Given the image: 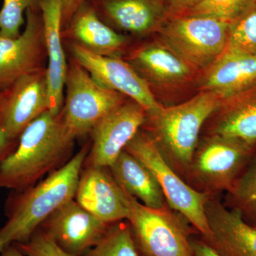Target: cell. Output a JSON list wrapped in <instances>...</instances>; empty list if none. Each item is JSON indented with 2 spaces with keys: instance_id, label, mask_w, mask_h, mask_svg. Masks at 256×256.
Masks as SVG:
<instances>
[{
  "instance_id": "603a6c76",
  "label": "cell",
  "mask_w": 256,
  "mask_h": 256,
  "mask_svg": "<svg viewBox=\"0 0 256 256\" xmlns=\"http://www.w3.org/2000/svg\"><path fill=\"white\" fill-rule=\"evenodd\" d=\"M80 256H140L129 222L111 224L100 242Z\"/></svg>"
},
{
  "instance_id": "d4e9b609",
  "label": "cell",
  "mask_w": 256,
  "mask_h": 256,
  "mask_svg": "<svg viewBox=\"0 0 256 256\" xmlns=\"http://www.w3.org/2000/svg\"><path fill=\"white\" fill-rule=\"evenodd\" d=\"M256 3V0H203L181 15L206 16L230 23L245 14Z\"/></svg>"
},
{
  "instance_id": "3957f363",
  "label": "cell",
  "mask_w": 256,
  "mask_h": 256,
  "mask_svg": "<svg viewBox=\"0 0 256 256\" xmlns=\"http://www.w3.org/2000/svg\"><path fill=\"white\" fill-rule=\"evenodd\" d=\"M222 98L214 92L202 90L190 100L165 108L149 118L154 139L170 164L188 170L207 119L215 114Z\"/></svg>"
},
{
  "instance_id": "4dcf8cb0",
  "label": "cell",
  "mask_w": 256,
  "mask_h": 256,
  "mask_svg": "<svg viewBox=\"0 0 256 256\" xmlns=\"http://www.w3.org/2000/svg\"><path fill=\"white\" fill-rule=\"evenodd\" d=\"M86 0H63V30L66 28L74 14Z\"/></svg>"
},
{
  "instance_id": "5b68a950",
  "label": "cell",
  "mask_w": 256,
  "mask_h": 256,
  "mask_svg": "<svg viewBox=\"0 0 256 256\" xmlns=\"http://www.w3.org/2000/svg\"><path fill=\"white\" fill-rule=\"evenodd\" d=\"M228 25L206 16L178 15L166 18L158 33L192 68L203 72L226 50Z\"/></svg>"
},
{
  "instance_id": "1f68e13d",
  "label": "cell",
  "mask_w": 256,
  "mask_h": 256,
  "mask_svg": "<svg viewBox=\"0 0 256 256\" xmlns=\"http://www.w3.org/2000/svg\"><path fill=\"white\" fill-rule=\"evenodd\" d=\"M190 244L194 256H220L202 238H191Z\"/></svg>"
},
{
  "instance_id": "d6a6232c",
  "label": "cell",
  "mask_w": 256,
  "mask_h": 256,
  "mask_svg": "<svg viewBox=\"0 0 256 256\" xmlns=\"http://www.w3.org/2000/svg\"><path fill=\"white\" fill-rule=\"evenodd\" d=\"M0 256H24L14 245L10 246L0 252Z\"/></svg>"
},
{
  "instance_id": "836d02e7",
  "label": "cell",
  "mask_w": 256,
  "mask_h": 256,
  "mask_svg": "<svg viewBox=\"0 0 256 256\" xmlns=\"http://www.w3.org/2000/svg\"><path fill=\"white\" fill-rule=\"evenodd\" d=\"M1 92H1V90H0V98H1Z\"/></svg>"
},
{
  "instance_id": "ac0fdd59",
  "label": "cell",
  "mask_w": 256,
  "mask_h": 256,
  "mask_svg": "<svg viewBox=\"0 0 256 256\" xmlns=\"http://www.w3.org/2000/svg\"><path fill=\"white\" fill-rule=\"evenodd\" d=\"M129 62L150 86H178L196 72L160 40L138 47L130 54Z\"/></svg>"
},
{
  "instance_id": "8fae6325",
  "label": "cell",
  "mask_w": 256,
  "mask_h": 256,
  "mask_svg": "<svg viewBox=\"0 0 256 256\" xmlns=\"http://www.w3.org/2000/svg\"><path fill=\"white\" fill-rule=\"evenodd\" d=\"M50 110L46 68H42L16 80L0 98V128L18 139L32 121Z\"/></svg>"
},
{
  "instance_id": "ffe728a7",
  "label": "cell",
  "mask_w": 256,
  "mask_h": 256,
  "mask_svg": "<svg viewBox=\"0 0 256 256\" xmlns=\"http://www.w3.org/2000/svg\"><path fill=\"white\" fill-rule=\"evenodd\" d=\"M63 35L96 54L118 56L128 44V37L104 22L88 2L74 14Z\"/></svg>"
},
{
  "instance_id": "8992f818",
  "label": "cell",
  "mask_w": 256,
  "mask_h": 256,
  "mask_svg": "<svg viewBox=\"0 0 256 256\" xmlns=\"http://www.w3.org/2000/svg\"><path fill=\"white\" fill-rule=\"evenodd\" d=\"M65 89L60 118L76 139L90 133L101 119L124 102V95L102 86L74 60L68 64Z\"/></svg>"
},
{
  "instance_id": "4316f807",
  "label": "cell",
  "mask_w": 256,
  "mask_h": 256,
  "mask_svg": "<svg viewBox=\"0 0 256 256\" xmlns=\"http://www.w3.org/2000/svg\"><path fill=\"white\" fill-rule=\"evenodd\" d=\"M38 8V0H3L0 9V34L9 38L20 36L26 11Z\"/></svg>"
},
{
  "instance_id": "30bf717a",
  "label": "cell",
  "mask_w": 256,
  "mask_h": 256,
  "mask_svg": "<svg viewBox=\"0 0 256 256\" xmlns=\"http://www.w3.org/2000/svg\"><path fill=\"white\" fill-rule=\"evenodd\" d=\"M148 119L144 109L132 100L111 111L90 133L92 143L84 162L86 166L110 168Z\"/></svg>"
},
{
  "instance_id": "52a82bcc",
  "label": "cell",
  "mask_w": 256,
  "mask_h": 256,
  "mask_svg": "<svg viewBox=\"0 0 256 256\" xmlns=\"http://www.w3.org/2000/svg\"><path fill=\"white\" fill-rule=\"evenodd\" d=\"M130 212L127 220L140 256H194L191 229L180 214L148 208L130 196Z\"/></svg>"
},
{
  "instance_id": "7402d4cb",
  "label": "cell",
  "mask_w": 256,
  "mask_h": 256,
  "mask_svg": "<svg viewBox=\"0 0 256 256\" xmlns=\"http://www.w3.org/2000/svg\"><path fill=\"white\" fill-rule=\"evenodd\" d=\"M108 169L122 190L144 206L153 210L168 206L162 191L150 170L126 150Z\"/></svg>"
},
{
  "instance_id": "d6986e66",
  "label": "cell",
  "mask_w": 256,
  "mask_h": 256,
  "mask_svg": "<svg viewBox=\"0 0 256 256\" xmlns=\"http://www.w3.org/2000/svg\"><path fill=\"white\" fill-rule=\"evenodd\" d=\"M256 85V55L226 48L203 70L200 88L214 92L223 99L245 92Z\"/></svg>"
},
{
  "instance_id": "9a60e30c",
  "label": "cell",
  "mask_w": 256,
  "mask_h": 256,
  "mask_svg": "<svg viewBox=\"0 0 256 256\" xmlns=\"http://www.w3.org/2000/svg\"><path fill=\"white\" fill-rule=\"evenodd\" d=\"M112 28L144 36L159 31L168 18V0H87Z\"/></svg>"
},
{
  "instance_id": "f1b7e54d",
  "label": "cell",
  "mask_w": 256,
  "mask_h": 256,
  "mask_svg": "<svg viewBox=\"0 0 256 256\" xmlns=\"http://www.w3.org/2000/svg\"><path fill=\"white\" fill-rule=\"evenodd\" d=\"M203 0H168V18L184 14Z\"/></svg>"
},
{
  "instance_id": "7c38bea8",
  "label": "cell",
  "mask_w": 256,
  "mask_h": 256,
  "mask_svg": "<svg viewBox=\"0 0 256 256\" xmlns=\"http://www.w3.org/2000/svg\"><path fill=\"white\" fill-rule=\"evenodd\" d=\"M44 56L46 52L41 12L40 8L30 9L20 36L9 38L0 34V90L42 68Z\"/></svg>"
},
{
  "instance_id": "277c9868",
  "label": "cell",
  "mask_w": 256,
  "mask_h": 256,
  "mask_svg": "<svg viewBox=\"0 0 256 256\" xmlns=\"http://www.w3.org/2000/svg\"><path fill=\"white\" fill-rule=\"evenodd\" d=\"M126 150L149 168L159 184L170 208L191 224L205 242L210 240L212 232L207 222L205 206L210 195L183 181L150 134L139 131L126 146Z\"/></svg>"
},
{
  "instance_id": "4fadbf2b",
  "label": "cell",
  "mask_w": 256,
  "mask_h": 256,
  "mask_svg": "<svg viewBox=\"0 0 256 256\" xmlns=\"http://www.w3.org/2000/svg\"><path fill=\"white\" fill-rule=\"evenodd\" d=\"M110 225L73 198L54 212L40 229L69 256H80L100 242Z\"/></svg>"
},
{
  "instance_id": "9c48e42d",
  "label": "cell",
  "mask_w": 256,
  "mask_h": 256,
  "mask_svg": "<svg viewBox=\"0 0 256 256\" xmlns=\"http://www.w3.org/2000/svg\"><path fill=\"white\" fill-rule=\"evenodd\" d=\"M69 50L76 60L102 86L127 96L142 106L148 118L163 107L154 97L146 80L128 62L118 56L96 54L79 46L69 44Z\"/></svg>"
},
{
  "instance_id": "83f0119b",
  "label": "cell",
  "mask_w": 256,
  "mask_h": 256,
  "mask_svg": "<svg viewBox=\"0 0 256 256\" xmlns=\"http://www.w3.org/2000/svg\"><path fill=\"white\" fill-rule=\"evenodd\" d=\"M14 245L24 256H70L40 228L28 242Z\"/></svg>"
},
{
  "instance_id": "6da1fadb",
  "label": "cell",
  "mask_w": 256,
  "mask_h": 256,
  "mask_svg": "<svg viewBox=\"0 0 256 256\" xmlns=\"http://www.w3.org/2000/svg\"><path fill=\"white\" fill-rule=\"evenodd\" d=\"M75 140L60 116L44 112L24 130L14 150L0 166V188L21 192L36 184L58 169Z\"/></svg>"
},
{
  "instance_id": "f546056e",
  "label": "cell",
  "mask_w": 256,
  "mask_h": 256,
  "mask_svg": "<svg viewBox=\"0 0 256 256\" xmlns=\"http://www.w3.org/2000/svg\"><path fill=\"white\" fill-rule=\"evenodd\" d=\"M18 143V139H13L2 128H0V166L4 160L13 152Z\"/></svg>"
},
{
  "instance_id": "ba28073f",
  "label": "cell",
  "mask_w": 256,
  "mask_h": 256,
  "mask_svg": "<svg viewBox=\"0 0 256 256\" xmlns=\"http://www.w3.org/2000/svg\"><path fill=\"white\" fill-rule=\"evenodd\" d=\"M252 150L220 134L197 144L188 173L202 192H228L248 164Z\"/></svg>"
},
{
  "instance_id": "44dd1931",
  "label": "cell",
  "mask_w": 256,
  "mask_h": 256,
  "mask_svg": "<svg viewBox=\"0 0 256 256\" xmlns=\"http://www.w3.org/2000/svg\"><path fill=\"white\" fill-rule=\"evenodd\" d=\"M213 134H220L254 150L256 144V85L223 99Z\"/></svg>"
},
{
  "instance_id": "5bb4252c",
  "label": "cell",
  "mask_w": 256,
  "mask_h": 256,
  "mask_svg": "<svg viewBox=\"0 0 256 256\" xmlns=\"http://www.w3.org/2000/svg\"><path fill=\"white\" fill-rule=\"evenodd\" d=\"M108 168L86 166L80 174L75 200L92 215L108 224L127 220L130 212V195L116 182Z\"/></svg>"
},
{
  "instance_id": "e0dca14e",
  "label": "cell",
  "mask_w": 256,
  "mask_h": 256,
  "mask_svg": "<svg viewBox=\"0 0 256 256\" xmlns=\"http://www.w3.org/2000/svg\"><path fill=\"white\" fill-rule=\"evenodd\" d=\"M43 22L44 34L48 65L47 82L50 96V112L60 116L63 108L68 64L62 44L63 0H38Z\"/></svg>"
},
{
  "instance_id": "cb8c5ba5",
  "label": "cell",
  "mask_w": 256,
  "mask_h": 256,
  "mask_svg": "<svg viewBox=\"0 0 256 256\" xmlns=\"http://www.w3.org/2000/svg\"><path fill=\"white\" fill-rule=\"evenodd\" d=\"M228 192L232 208L239 210L244 220L256 226V159L236 180Z\"/></svg>"
},
{
  "instance_id": "2e32d148",
  "label": "cell",
  "mask_w": 256,
  "mask_h": 256,
  "mask_svg": "<svg viewBox=\"0 0 256 256\" xmlns=\"http://www.w3.org/2000/svg\"><path fill=\"white\" fill-rule=\"evenodd\" d=\"M205 213L212 237L206 242L220 256H256V226L239 210L208 198Z\"/></svg>"
},
{
  "instance_id": "484cf974",
  "label": "cell",
  "mask_w": 256,
  "mask_h": 256,
  "mask_svg": "<svg viewBox=\"0 0 256 256\" xmlns=\"http://www.w3.org/2000/svg\"><path fill=\"white\" fill-rule=\"evenodd\" d=\"M226 48L256 55V3L245 14L229 23Z\"/></svg>"
},
{
  "instance_id": "7a4b0ae2",
  "label": "cell",
  "mask_w": 256,
  "mask_h": 256,
  "mask_svg": "<svg viewBox=\"0 0 256 256\" xmlns=\"http://www.w3.org/2000/svg\"><path fill=\"white\" fill-rule=\"evenodd\" d=\"M89 150L87 144L41 182L16 192L8 204V220L0 228V252L10 246L28 242L54 212L75 198Z\"/></svg>"
}]
</instances>
